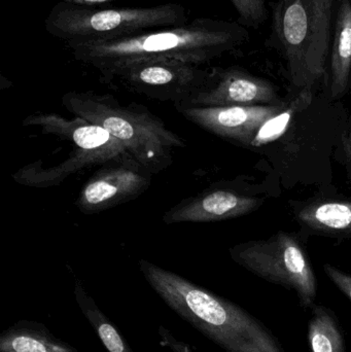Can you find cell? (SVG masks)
I'll list each match as a JSON object with an SVG mask.
<instances>
[{"mask_svg":"<svg viewBox=\"0 0 351 352\" xmlns=\"http://www.w3.org/2000/svg\"><path fill=\"white\" fill-rule=\"evenodd\" d=\"M249 39V30L239 22L201 16L185 24L117 38L65 43V49L73 60L95 68L102 76L137 60L174 59L201 66L238 49Z\"/></svg>","mask_w":351,"mask_h":352,"instance_id":"6da1fadb","label":"cell"},{"mask_svg":"<svg viewBox=\"0 0 351 352\" xmlns=\"http://www.w3.org/2000/svg\"><path fill=\"white\" fill-rule=\"evenodd\" d=\"M146 283L179 318L226 352H284L278 337L247 310L189 279L139 261Z\"/></svg>","mask_w":351,"mask_h":352,"instance_id":"7a4b0ae2","label":"cell"},{"mask_svg":"<svg viewBox=\"0 0 351 352\" xmlns=\"http://www.w3.org/2000/svg\"><path fill=\"white\" fill-rule=\"evenodd\" d=\"M342 0H278L266 45L280 54L294 88H315L328 74Z\"/></svg>","mask_w":351,"mask_h":352,"instance_id":"3957f363","label":"cell"},{"mask_svg":"<svg viewBox=\"0 0 351 352\" xmlns=\"http://www.w3.org/2000/svg\"><path fill=\"white\" fill-rule=\"evenodd\" d=\"M62 104L76 117L106 130L154 175L168 169L177 150L187 146L150 109L133 102L122 104L111 94L70 91L62 97Z\"/></svg>","mask_w":351,"mask_h":352,"instance_id":"277c9868","label":"cell"},{"mask_svg":"<svg viewBox=\"0 0 351 352\" xmlns=\"http://www.w3.org/2000/svg\"><path fill=\"white\" fill-rule=\"evenodd\" d=\"M189 21L187 10L179 3L99 8L59 1L47 14L45 29L65 43L117 38Z\"/></svg>","mask_w":351,"mask_h":352,"instance_id":"5b68a950","label":"cell"},{"mask_svg":"<svg viewBox=\"0 0 351 352\" xmlns=\"http://www.w3.org/2000/svg\"><path fill=\"white\" fill-rule=\"evenodd\" d=\"M24 126L38 127L43 134L69 140L74 146V155L49 168L36 164L24 167L14 175L24 186L47 188L61 184L66 177L95 165L132 156L127 148L100 126L89 123L82 118L72 119L54 113H35L23 122Z\"/></svg>","mask_w":351,"mask_h":352,"instance_id":"8992f818","label":"cell"},{"mask_svg":"<svg viewBox=\"0 0 351 352\" xmlns=\"http://www.w3.org/2000/svg\"><path fill=\"white\" fill-rule=\"evenodd\" d=\"M230 256L249 272L294 291L303 309L315 305L317 276L304 248L293 234L278 232L268 240L237 244L231 248Z\"/></svg>","mask_w":351,"mask_h":352,"instance_id":"52a82bcc","label":"cell"},{"mask_svg":"<svg viewBox=\"0 0 351 352\" xmlns=\"http://www.w3.org/2000/svg\"><path fill=\"white\" fill-rule=\"evenodd\" d=\"M208 70L174 59L128 62L101 76L105 82L154 100L181 107L205 82Z\"/></svg>","mask_w":351,"mask_h":352,"instance_id":"ba28073f","label":"cell"},{"mask_svg":"<svg viewBox=\"0 0 351 352\" xmlns=\"http://www.w3.org/2000/svg\"><path fill=\"white\" fill-rule=\"evenodd\" d=\"M152 175L133 156L102 165L80 190L76 206L84 214H95L141 196L152 184Z\"/></svg>","mask_w":351,"mask_h":352,"instance_id":"9c48e42d","label":"cell"},{"mask_svg":"<svg viewBox=\"0 0 351 352\" xmlns=\"http://www.w3.org/2000/svg\"><path fill=\"white\" fill-rule=\"evenodd\" d=\"M282 103L271 82L242 68L230 66L208 70L203 85L177 107H253Z\"/></svg>","mask_w":351,"mask_h":352,"instance_id":"30bf717a","label":"cell"},{"mask_svg":"<svg viewBox=\"0 0 351 352\" xmlns=\"http://www.w3.org/2000/svg\"><path fill=\"white\" fill-rule=\"evenodd\" d=\"M284 103L253 107H177L198 127L242 146H251L262 126L280 113Z\"/></svg>","mask_w":351,"mask_h":352,"instance_id":"8fae6325","label":"cell"},{"mask_svg":"<svg viewBox=\"0 0 351 352\" xmlns=\"http://www.w3.org/2000/svg\"><path fill=\"white\" fill-rule=\"evenodd\" d=\"M262 200L226 186H212L195 196L179 201L164 213L166 225L212 223L237 219L256 210Z\"/></svg>","mask_w":351,"mask_h":352,"instance_id":"7c38bea8","label":"cell"},{"mask_svg":"<svg viewBox=\"0 0 351 352\" xmlns=\"http://www.w3.org/2000/svg\"><path fill=\"white\" fill-rule=\"evenodd\" d=\"M0 352H80L45 324L21 320L0 334Z\"/></svg>","mask_w":351,"mask_h":352,"instance_id":"4fadbf2b","label":"cell"},{"mask_svg":"<svg viewBox=\"0 0 351 352\" xmlns=\"http://www.w3.org/2000/svg\"><path fill=\"white\" fill-rule=\"evenodd\" d=\"M328 70L332 97L341 98L351 80V0L340 4Z\"/></svg>","mask_w":351,"mask_h":352,"instance_id":"5bb4252c","label":"cell"},{"mask_svg":"<svg viewBox=\"0 0 351 352\" xmlns=\"http://www.w3.org/2000/svg\"><path fill=\"white\" fill-rule=\"evenodd\" d=\"M310 310L307 338L311 352H346L343 330L335 312L317 304Z\"/></svg>","mask_w":351,"mask_h":352,"instance_id":"9a60e30c","label":"cell"},{"mask_svg":"<svg viewBox=\"0 0 351 352\" xmlns=\"http://www.w3.org/2000/svg\"><path fill=\"white\" fill-rule=\"evenodd\" d=\"M74 297L80 311L96 332L107 352H134L117 327L99 309L93 298L87 293L82 281L76 279Z\"/></svg>","mask_w":351,"mask_h":352,"instance_id":"2e32d148","label":"cell"},{"mask_svg":"<svg viewBox=\"0 0 351 352\" xmlns=\"http://www.w3.org/2000/svg\"><path fill=\"white\" fill-rule=\"evenodd\" d=\"M298 219L321 233L351 234V202L315 203L299 211Z\"/></svg>","mask_w":351,"mask_h":352,"instance_id":"e0dca14e","label":"cell"},{"mask_svg":"<svg viewBox=\"0 0 351 352\" xmlns=\"http://www.w3.org/2000/svg\"><path fill=\"white\" fill-rule=\"evenodd\" d=\"M313 94L311 89H303L298 95L291 101L288 104L284 105V109L276 113L275 116L268 120L253 140L251 146L260 148L284 135L288 129L293 119L301 111H306L313 102Z\"/></svg>","mask_w":351,"mask_h":352,"instance_id":"ac0fdd59","label":"cell"},{"mask_svg":"<svg viewBox=\"0 0 351 352\" xmlns=\"http://www.w3.org/2000/svg\"><path fill=\"white\" fill-rule=\"evenodd\" d=\"M238 14L239 23L247 28L259 29L267 21L265 0H230Z\"/></svg>","mask_w":351,"mask_h":352,"instance_id":"d6986e66","label":"cell"},{"mask_svg":"<svg viewBox=\"0 0 351 352\" xmlns=\"http://www.w3.org/2000/svg\"><path fill=\"white\" fill-rule=\"evenodd\" d=\"M324 270L330 280L351 301V274L339 270L331 264H326Z\"/></svg>","mask_w":351,"mask_h":352,"instance_id":"ffe728a7","label":"cell"},{"mask_svg":"<svg viewBox=\"0 0 351 352\" xmlns=\"http://www.w3.org/2000/svg\"><path fill=\"white\" fill-rule=\"evenodd\" d=\"M161 344L167 347L172 352H194L193 349L188 343L177 340L168 329L160 326L159 328Z\"/></svg>","mask_w":351,"mask_h":352,"instance_id":"44dd1931","label":"cell"},{"mask_svg":"<svg viewBox=\"0 0 351 352\" xmlns=\"http://www.w3.org/2000/svg\"><path fill=\"white\" fill-rule=\"evenodd\" d=\"M343 151L346 166H348V169L351 173V122L348 133L346 134V138L343 140Z\"/></svg>","mask_w":351,"mask_h":352,"instance_id":"7402d4cb","label":"cell"},{"mask_svg":"<svg viewBox=\"0 0 351 352\" xmlns=\"http://www.w3.org/2000/svg\"><path fill=\"white\" fill-rule=\"evenodd\" d=\"M66 3L76 4V6H96L99 4L106 3L113 0H61Z\"/></svg>","mask_w":351,"mask_h":352,"instance_id":"603a6c76","label":"cell"}]
</instances>
